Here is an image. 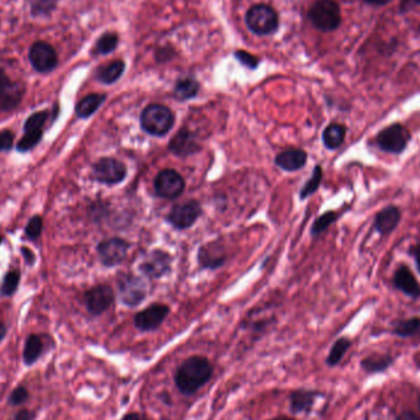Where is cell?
Instances as JSON below:
<instances>
[{"label":"cell","mask_w":420,"mask_h":420,"mask_svg":"<svg viewBox=\"0 0 420 420\" xmlns=\"http://www.w3.org/2000/svg\"><path fill=\"white\" fill-rule=\"evenodd\" d=\"M214 366L203 355H192L185 359L175 371V385L183 396H193L209 382Z\"/></svg>","instance_id":"6da1fadb"},{"label":"cell","mask_w":420,"mask_h":420,"mask_svg":"<svg viewBox=\"0 0 420 420\" xmlns=\"http://www.w3.org/2000/svg\"><path fill=\"white\" fill-rule=\"evenodd\" d=\"M175 125V114L164 105L153 103L143 109L140 125L143 131L150 136H164Z\"/></svg>","instance_id":"7a4b0ae2"},{"label":"cell","mask_w":420,"mask_h":420,"mask_svg":"<svg viewBox=\"0 0 420 420\" xmlns=\"http://www.w3.org/2000/svg\"><path fill=\"white\" fill-rule=\"evenodd\" d=\"M308 19L316 29L330 32L341 25V9L335 0H317L308 12Z\"/></svg>","instance_id":"3957f363"},{"label":"cell","mask_w":420,"mask_h":420,"mask_svg":"<svg viewBox=\"0 0 420 420\" xmlns=\"http://www.w3.org/2000/svg\"><path fill=\"white\" fill-rule=\"evenodd\" d=\"M246 23L253 34L268 36L278 30L279 17L272 6L257 4L251 6L246 14Z\"/></svg>","instance_id":"277c9868"},{"label":"cell","mask_w":420,"mask_h":420,"mask_svg":"<svg viewBox=\"0 0 420 420\" xmlns=\"http://www.w3.org/2000/svg\"><path fill=\"white\" fill-rule=\"evenodd\" d=\"M117 284H118L120 301L125 306H138L144 301L148 293L144 280L133 274H122Z\"/></svg>","instance_id":"5b68a950"},{"label":"cell","mask_w":420,"mask_h":420,"mask_svg":"<svg viewBox=\"0 0 420 420\" xmlns=\"http://www.w3.org/2000/svg\"><path fill=\"white\" fill-rule=\"evenodd\" d=\"M409 140H410L409 132L401 125L387 127L385 129H382L376 138V143L380 149L392 154L403 153Z\"/></svg>","instance_id":"8992f818"},{"label":"cell","mask_w":420,"mask_h":420,"mask_svg":"<svg viewBox=\"0 0 420 420\" xmlns=\"http://www.w3.org/2000/svg\"><path fill=\"white\" fill-rule=\"evenodd\" d=\"M127 176V167L123 162L112 158H103L92 166L94 180L105 185H117Z\"/></svg>","instance_id":"52a82bcc"},{"label":"cell","mask_w":420,"mask_h":420,"mask_svg":"<svg viewBox=\"0 0 420 420\" xmlns=\"http://www.w3.org/2000/svg\"><path fill=\"white\" fill-rule=\"evenodd\" d=\"M31 65L39 73H50L57 68L58 54L50 43L39 41L31 45L29 52Z\"/></svg>","instance_id":"ba28073f"},{"label":"cell","mask_w":420,"mask_h":420,"mask_svg":"<svg viewBox=\"0 0 420 420\" xmlns=\"http://www.w3.org/2000/svg\"><path fill=\"white\" fill-rule=\"evenodd\" d=\"M155 192L161 198L174 199L181 196L185 191L186 183L183 177L175 170L166 169L159 172L154 181Z\"/></svg>","instance_id":"9c48e42d"},{"label":"cell","mask_w":420,"mask_h":420,"mask_svg":"<svg viewBox=\"0 0 420 420\" xmlns=\"http://www.w3.org/2000/svg\"><path fill=\"white\" fill-rule=\"evenodd\" d=\"M25 94V86L19 81H12L6 72L0 69V111L10 112L20 105Z\"/></svg>","instance_id":"30bf717a"},{"label":"cell","mask_w":420,"mask_h":420,"mask_svg":"<svg viewBox=\"0 0 420 420\" xmlns=\"http://www.w3.org/2000/svg\"><path fill=\"white\" fill-rule=\"evenodd\" d=\"M129 247L131 244L125 240L114 238L100 242L97 246V253L100 255L103 266L114 267L125 261Z\"/></svg>","instance_id":"8fae6325"},{"label":"cell","mask_w":420,"mask_h":420,"mask_svg":"<svg viewBox=\"0 0 420 420\" xmlns=\"http://www.w3.org/2000/svg\"><path fill=\"white\" fill-rule=\"evenodd\" d=\"M170 313V307L164 304H153L136 313L134 316V326L142 332H151L158 330L164 324Z\"/></svg>","instance_id":"7c38bea8"},{"label":"cell","mask_w":420,"mask_h":420,"mask_svg":"<svg viewBox=\"0 0 420 420\" xmlns=\"http://www.w3.org/2000/svg\"><path fill=\"white\" fill-rule=\"evenodd\" d=\"M84 299L87 311L92 316H98L106 313L108 308L114 305V290L108 285H97L85 293Z\"/></svg>","instance_id":"4fadbf2b"},{"label":"cell","mask_w":420,"mask_h":420,"mask_svg":"<svg viewBox=\"0 0 420 420\" xmlns=\"http://www.w3.org/2000/svg\"><path fill=\"white\" fill-rule=\"evenodd\" d=\"M200 214H202V208L198 202L189 200L183 204L174 207L167 216V220L171 222L172 227H176L178 230H186L197 222Z\"/></svg>","instance_id":"5bb4252c"},{"label":"cell","mask_w":420,"mask_h":420,"mask_svg":"<svg viewBox=\"0 0 420 420\" xmlns=\"http://www.w3.org/2000/svg\"><path fill=\"white\" fill-rule=\"evenodd\" d=\"M140 272L150 279L164 277L170 271L171 255L162 250H154L140 264Z\"/></svg>","instance_id":"9a60e30c"},{"label":"cell","mask_w":420,"mask_h":420,"mask_svg":"<svg viewBox=\"0 0 420 420\" xmlns=\"http://www.w3.org/2000/svg\"><path fill=\"white\" fill-rule=\"evenodd\" d=\"M169 149H170L171 153L175 154L177 156L186 158L189 155L198 153L200 150V145L192 132L187 128H182L177 132L175 136H172L170 144H169Z\"/></svg>","instance_id":"2e32d148"},{"label":"cell","mask_w":420,"mask_h":420,"mask_svg":"<svg viewBox=\"0 0 420 420\" xmlns=\"http://www.w3.org/2000/svg\"><path fill=\"white\" fill-rule=\"evenodd\" d=\"M198 261L203 268L216 269L222 267L227 261V255L222 244L219 241H216L202 246L199 249Z\"/></svg>","instance_id":"e0dca14e"},{"label":"cell","mask_w":420,"mask_h":420,"mask_svg":"<svg viewBox=\"0 0 420 420\" xmlns=\"http://www.w3.org/2000/svg\"><path fill=\"white\" fill-rule=\"evenodd\" d=\"M321 396V393L313 390H295L290 392L289 408L291 413L301 414V413H310L313 410L316 399Z\"/></svg>","instance_id":"ac0fdd59"},{"label":"cell","mask_w":420,"mask_h":420,"mask_svg":"<svg viewBox=\"0 0 420 420\" xmlns=\"http://www.w3.org/2000/svg\"><path fill=\"white\" fill-rule=\"evenodd\" d=\"M393 285L412 299L420 297L419 282L407 266H401L393 275Z\"/></svg>","instance_id":"d6986e66"},{"label":"cell","mask_w":420,"mask_h":420,"mask_svg":"<svg viewBox=\"0 0 420 420\" xmlns=\"http://www.w3.org/2000/svg\"><path fill=\"white\" fill-rule=\"evenodd\" d=\"M307 154L301 149H288L275 156V165L282 170L299 171L306 165Z\"/></svg>","instance_id":"ffe728a7"},{"label":"cell","mask_w":420,"mask_h":420,"mask_svg":"<svg viewBox=\"0 0 420 420\" xmlns=\"http://www.w3.org/2000/svg\"><path fill=\"white\" fill-rule=\"evenodd\" d=\"M401 222V211L397 207H386L376 216L374 229L380 235L391 233Z\"/></svg>","instance_id":"44dd1931"},{"label":"cell","mask_w":420,"mask_h":420,"mask_svg":"<svg viewBox=\"0 0 420 420\" xmlns=\"http://www.w3.org/2000/svg\"><path fill=\"white\" fill-rule=\"evenodd\" d=\"M105 100L106 95L103 94H90L80 100L75 107V114L79 118H89L105 103Z\"/></svg>","instance_id":"7402d4cb"},{"label":"cell","mask_w":420,"mask_h":420,"mask_svg":"<svg viewBox=\"0 0 420 420\" xmlns=\"http://www.w3.org/2000/svg\"><path fill=\"white\" fill-rule=\"evenodd\" d=\"M125 63L123 61H114L103 65L97 70L96 78L103 84H114L125 73Z\"/></svg>","instance_id":"603a6c76"},{"label":"cell","mask_w":420,"mask_h":420,"mask_svg":"<svg viewBox=\"0 0 420 420\" xmlns=\"http://www.w3.org/2000/svg\"><path fill=\"white\" fill-rule=\"evenodd\" d=\"M346 128L344 125L338 123H332L324 131L322 140L324 147L330 150L339 148L346 139Z\"/></svg>","instance_id":"cb8c5ba5"},{"label":"cell","mask_w":420,"mask_h":420,"mask_svg":"<svg viewBox=\"0 0 420 420\" xmlns=\"http://www.w3.org/2000/svg\"><path fill=\"white\" fill-rule=\"evenodd\" d=\"M199 83L193 78H183L177 80L174 89V96L178 101H187L198 95Z\"/></svg>","instance_id":"d4e9b609"},{"label":"cell","mask_w":420,"mask_h":420,"mask_svg":"<svg viewBox=\"0 0 420 420\" xmlns=\"http://www.w3.org/2000/svg\"><path fill=\"white\" fill-rule=\"evenodd\" d=\"M42 352H43V343L41 341L40 337L36 335H30L23 346V363L28 366L34 365L40 358Z\"/></svg>","instance_id":"484cf974"},{"label":"cell","mask_w":420,"mask_h":420,"mask_svg":"<svg viewBox=\"0 0 420 420\" xmlns=\"http://www.w3.org/2000/svg\"><path fill=\"white\" fill-rule=\"evenodd\" d=\"M393 333L398 337H402V338L420 337V318L413 317L399 321L395 326Z\"/></svg>","instance_id":"4316f807"},{"label":"cell","mask_w":420,"mask_h":420,"mask_svg":"<svg viewBox=\"0 0 420 420\" xmlns=\"http://www.w3.org/2000/svg\"><path fill=\"white\" fill-rule=\"evenodd\" d=\"M393 359L388 355H381V354H374L370 355L361 361V368L368 372H380L386 370L388 366H391Z\"/></svg>","instance_id":"83f0119b"},{"label":"cell","mask_w":420,"mask_h":420,"mask_svg":"<svg viewBox=\"0 0 420 420\" xmlns=\"http://www.w3.org/2000/svg\"><path fill=\"white\" fill-rule=\"evenodd\" d=\"M352 346V342L349 341L348 338H339L338 341H335L333 346L330 348V354L326 359V363L330 368L337 366L338 364L341 363L342 359L344 358L346 353L349 350V348Z\"/></svg>","instance_id":"f1b7e54d"},{"label":"cell","mask_w":420,"mask_h":420,"mask_svg":"<svg viewBox=\"0 0 420 420\" xmlns=\"http://www.w3.org/2000/svg\"><path fill=\"white\" fill-rule=\"evenodd\" d=\"M118 42H120L118 34L114 32H106L97 40L95 52L97 54H103V56L109 54L117 48Z\"/></svg>","instance_id":"f546056e"},{"label":"cell","mask_w":420,"mask_h":420,"mask_svg":"<svg viewBox=\"0 0 420 420\" xmlns=\"http://www.w3.org/2000/svg\"><path fill=\"white\" fill-rule=\"evenodd\" d=\"M30 9L34 17H47L57 8L58 0H29Z\"/></svg>","instance_id":"4dcf8cb0"},{"label":"cell","mask_w":420,"mask_h":420,"mask_svg":"<svg viewBox=\"0 0 420 420\" xmlns=\"http://www.w3.org/2000/svg\"><path fill=\"white\" fill-rule=\"evenodd\" d=\"M322 177H324L322 169H321V166L317 165L313 169V175L310 177V180L305 183L304 187L301 188L300 198L305 199L310 196H313L319 187Z\"/></svg>","instance_id":"1f68e13d"},{"label":"cell","mask_w":420,"mask_h":420,"mask_svg":"<svg viewBox=\"0 0 420 420\" xmlns=\"http://www.w3.org/2000/svg\"><path fill=\"white\" fill-rule=\"evenodd\" d=\"M42 136H43L42 131L25 132V136L20 139V142L17 143V151H21V153L30 151L41 142Z\"/></svg>","instance_id":"d6a6232c"},{"label":"cell","mask_w":420,"mask_h":420,"mask_svg":"<svg viewBox=\"0 0 420 420\" xmlns=\"http://www.w3.org/2000/svg\"><path fill=\"white\" fill-rule=\"evenodd\" d=\"M337 218H338V214L335 211H327L322 216H318L311 227L313 236H317V235L324 233L337 220Z\"/></svg>","instance_id":"836d02e7"},{"label":"cell","mask_w":420,"mask_h":420,"mask_svg":"<svg viewBox=\"0 0 420 420\" xmlns=\"http://www.w3.org/2000/svg\"><path fill=\"white\" fill-rule=\"evenodd\" d=\"M48 116H50L48 111L34 112L25 122L23 129H25V132L42 131V128L45 127V122L48 120Z\"/></svg>","instance_id":"e575fe53"},{"label":"cell","mask_w":420,"mask_h":420,"mask_svg":"<svg viewBox=\"0 0 420 420\" xmlns=\"http://www.w3.org/2000/svg\"><path fill=\"white\" fill-rule=\"evenodd\" d=\"M19 282H20V273L17 271L8 273L1 284V294L4 296L12 295L17 291Z\"/></svg>","instance_id":"d590c367"},{"label":"cell","mask_w":420,"mask_h":420,"mask_svg":"<svg viewBox=\"0 0 420 420\" xmlns=\"http://www.w3.org/2000/svg\"><path fill=\"white\" fill-rule=\"evenodd\" d=\"M42 229H43L42 218L36 216L30 220L29 224L25 227V233L31 240L37 239L40 236L41 233H42Z\"/></svg>","instance_id":"8d00e7d4"},{"label":"cell","mask_w":420,"mask_h":420,"mask_svg":"<svg viewBox=\"0 0 420 420\" xmlns=\"http://www.w3.org/2000/svg\"><path fill=\"white\" fill-rule=\"evenodd\" d=\"M235 57L242 65L247 67V68L255 69L260 64V59L253 54L249 53V52L236 51L235 52Z\"/></svg>","instance_id":"74e56055"},{"label":"cell","mask_w":420,"mask_h":420,"mask_svg":"<svg viewBox=\"0 0 420 420\" xmlns=\"http://www.w3.org/2000/svg\"><path fill=\"white\" fill-rule=\"evenodd\" d=\"M30 393L23 386H19L12 392L9 397V403L12 406H20L29 399Z\"/></svg>","instance_id":"f35d334b"},{"label":"cell","mask_w":420,"mask_h":420,"mask_svg":"<svg viewBox=\"0 0 420 420\" xmlns=\"http://www.w3.org/2000/svg\"><path fill=\"white\" fill-rule=\"evenodd\" d=\"M14 133L12 131H4L0 132V151H9L14 145Z\"/></svg>","instance_id":"ab89813d"},{"label":"cell","mask_w":420,"mask_h":420,"mask_svg":"<svg viewBox=\"0 0 420 420\" xmlns=\"http://www.w3.org/2000/svg\"><path fill=\"white\" fill-rule=\"evenodd\" d=\"M34 417V414L32 412H30L28 409H21V410L17 412V414L14 415L12 420H32Z\"/></svg>","instance_id":"60d3db41"},{"label":"cell","mask_w":420,"mask_h":420,"mask_svg":"<svg viewBox=\"0 0 420 420\" xmlns=\"http://www.w3.org/2000/svg\"><path fill=\"white\" fill-rule=\"evenodd\" d=\"M420 0H402L401 1V10L402 12H408L410 9H413L415 6H419Z\"/></svg>","instance_id":"b9f144b4"},{"label":"cell","mask_w":420,"mask_h":420,"mask_svg":"<svg viewBox=\"0 0 420 420\" xmlns=\"http://www.w3.org/2000/svg\"><path fill=\"white\" fill-rule=\"evenodd\" d=\"M170 51V48H161L159 50V52L156 53V59L159 61V62H166V61H169L172 57V53H166V52Z\"/></svg>","instance_id":"7bdbcfd3"},{"label":"cell","mask_w":420,"mask_h":420,"mask_svg":"<svg viewBox=\"0 0 420 420\" xmlns=\"http://www.w3.org/2000/svg\"><path fill=\"white\" fill-rule=\"evenodd\" d=\"M21 252H23V257H25V260H26V263L30 264V266H32L34 263V252L29 250V249H26V247H23V249H21Z\"/></svg>","instance_id":"ee69618b"},{"label":"cell","mask_w":420,"mask_h":420,"mask_svg":"<svg viewBox=\"0 0 420 420\" xmlns=\"http://www.w3.org/2000/svg\"><path fill=\"white\" fill-rule=\"evenodd\" d=\"M120 420H148L144 415L140 413H136V412H131V413H127L123 415V418Z\"/></svg>","instance_id":"f6af8a7d"},{"label":"cell","mask_w":420,"mask_h":420,"mask_svg":"<svg viewBox=\"0 0 420 420\" xmlns=\"http://www.w3.org/2000/svg\"><path fill=\"white\" fill-rule=\"evenodd\" d=\"M396 420H420L418 415H415L412 412H404L402 414H399Z\"/></svg>","instance_id":"bcb514c9"},{"label":"cell","mask_w":420,"mask_h":420,"mask_svg":"<svg viewBox=\"0 0 420 420\" xmlns=\"http://www.w3.org/2000/svg\"><path fill=\"white\" fill-rule=\"evenodd\" d=\"M412 253L414 255L415 263H417V267H418V271L420 272V244L415 246L413 251H412Z\"/></svg>","instance_id":"7dc6e473"},{"label":"cell","mask_w":420,"mask_h":420,"mask_svg":"<svg viewBox=\"0 0 420 420\" xmlns=\"http://www.w3.org/2000/svg\"><path fill=\"white\" fill-rule=\"evenodd\" d=\"M366 3L369 4H374V6H385L387 3H390L391 0H365Z\"/></svg>","instance_id":"c3c4849f"},{"label":"cell","mask_w":420,"mask_h":420,"mask_svg":"<svg viewBox=\"0 0 420 420\" xmlns=\"http://www.w3.org/2000/svg\"><path fill=\"white\" fill-rule=\"evenodd\" d=\"M6 335V327L3 322H0V342L3 341V338Z\"/></svg>","instance_id":"681fc988"},{"label":"cell","mask_w":420,"mask_h":420,"mask_svg":"<svg viewBox=\"0 0 420 420\" xmlns=\"http://www.w3.org/2000/svg\"><path fill=\"white\" fill-rule=\"evenodd\" d=\"M268 420H296L294 418H291V417H288V415H279V417H275V418H272V419Z\"/></svg>","instance_id":"f907efd6"},{"label":"cell","mask_w":420,"mask_h":420,"mask_svg":"<svg viewBox=\"0 0 420 420\" xmlns=\"http://www.w3.org/2000/svg\"><path fill=\"white\" fill-rule=\"evenodd\" d=\"M418 406H419V410H420V395H419V397H418Z\"/></svg>","instance_id":"816d5d0a"}]
</instances>
